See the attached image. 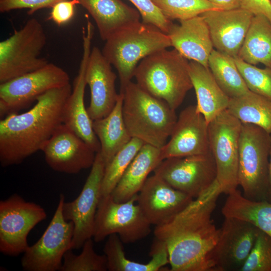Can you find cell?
Listing matches in <instances>:
<instances>
[{"label": "cell", "mask_w": 271, "mask_h": 271, "mask_svg": "<svg viewBox=\"0 0 271 271\" xmlns=\"http://www.w3.org/2000/svg\"><path fill=\"white\" fill-rule=\"evenodd\" d=\"M222 191L217 180L168 223L155 227L166 244L172 271H215L212 251L219 237L211 215Z\"/></svg>", "instance_id": "6da1fadb"}, {"label": "cell", "mask_w": 271, "mask_h": 271, "mask_svg": "<svg viewBox=\"0 0 271 271\" xmlns=\"http://www.w3.org/2000/svg\"><path fill=\"white\" fill-rule=\"evenodd\" d=\"M69 83L50 90L28 111L12 113L0 121V162L5 167L21 163L41 151L62 123L65 104L72 92Z\"/></svg>", "instance_id": "7a4b0ae2"}, {"label": "cell", "mask_w": 271, "mask_h": 271, "mask_svg": "<svg viewBox=\"0 0 271 271\" xmlns=\"http://www.w3.org/2000/svg\"><path fill=\"white\" fill-rule=\"evenodd\" d=\"M122 116L131 138L162 148L167 142L177 120L175 110L130 81L123 92Z\"/></svg>", "instance_id": "3957f363"}, {"label": "cell", "mask_w": 271, "mask_h": 271, "mask_svg": "<svg viewBox=\"0 0 271 271\" xmlns=\"http://www.w3.org/2000/svg\"><path fill=\"white\" fill-rule=\"evenodd\" d=\"M134 77L142 89L174 110L193 88L189 62L175 49H163L144 58L137 66Z\"/></svg>", "instance_id": "277c9868"}, {"label": "cell", "mask_w": 271, "mask_h": 271, "mask_svg": "<svg viewBox=\"0 0 271 271\" xmlns=\"http://www.w3.org/2000/svg\"><path fill=\"white\" fill-rule=\"evenodd\" d=\"M172 46L168 34L157 27L140 21L117 31L106 41L102 52L116 69L122 93L134 77L139 62Z\"/></svg>", "instance_id": "5b68a950"}, {"label": "cell", "mask_w": 271, "mask_h": 271, "mask_svg": "<svg viewBox=\"0 0 271 271\" xmlns=\"http://www.w3.org/2000/svg\"><path fill=\"white\" fill-rule=\"evenodd\" d=\"M271 136L252 124L242 123L239 138L238 183L243 196L253 201L268 191Z\"/></svg>", "instance_id": "8992f818"}, {"label": "cell", "mask_w": 271, "mask_h": 271, "mask_svg": "<svg viewBox=\"0 0 271 271\" xmlns=\"http://www.w3.org/2000/svg\"><path fill=\"white\" fill-rule=\"evenodd\" d=\"M41 23L29 20L20 29L0 42V83L38 70L49 62L40 57L46 44Z\"/></svg>", "instance_id": "52a82bcc"}, {"label": "cell", "mask_w": 271, "mask_h": 271, "mask_svg": "<svg viewBox=\"0 0 271 271\" xmlns=\"http://www.w3.org/2000/svg\"><path fill=\"white\" fill-rule=\"evenodd\" d=\"M138 194L117 202L110 194L100 197L95 219L93 240L103 241L117 234L123 243H134L149 235L150 223L137 203Z\"/></svg>", "instance_id": "ba28073f"}, {"label": "cell", "mask_w": 271, "mask_h": 271, "mask_svg": "<svg viewBox=\"0 0 271 271\" xmlns=\"http://www.w3.org/2000/svg\"><path fill=\"white\" fill-rule=\"evenodd\" d=\"M242 123L227 109L208 124L210 151L217 168L216 180L222 193L236 190L238 183L239 138Z\"/></svg>", "instance_id": "9c48e42d"}, {"label": "cell", "mask_w": 271, "mask_h": 271, "mask_svg": "<svg viewBox=\"0 0 271 271\" xmlns=\"http://www.w3.org/2000/svg\"><path fill=\"white\" fill-rule=\"evenodd\" d=\"M65 197L59 196V202L47 228L40 238L29 246L21 259L25 271L60 270L65 252L72 249L74 224L67 221L62 213Z\"/></svg>", "instance_id": "30bf717a"}, {"label": "cell", "mask_w": 271, "mask_h": 271, "mask_svg": "<svg viewBox=\"0 0 271 271\" xmlns=\"http://www.w3.org/2000/svg\"><path fill=\"white\" fill-rule=\"evenodd\" d=\"M70 83L68 74L51 63L0 83V115L17 113L47 91Z\"/></svg>", "instance_id": "8fae6325"}, {"label": "cell", "mask_w": 271, "mask_h": 271, "mask_svg": "<svg viewBox=\"0 0 271 271\" xmlns=\"http://www.w3.org/2000/svg\"><path fill=\"white\" fill-rule=\"evenodd\" d=\"M47 218L44 208L15 194L0 201V251L16 256L29 246L27 237L31 230Z\"/></svg>", "instance_id": "7c38bea8"}, {"label": "cell", "mask_w": 271, "mask_h": 271, "mask_svg": "<svg viewBox=\"0 0 271 271\" xmlns=\"http://www.w3.org/2000/svg\"><path fill=\"white\" fill-rule=\"evenodd\" d=\"M154 172L175 189L194 199L207 191L217 177L216 165L211 152L164 159Z\"/></svg>", "instance_id": "4fadbf2b"}, {"label": "cell", "mask_w": 271, "mask_h": 271, "mask_svg": "<svg viewBox=\"0 0 271 271\" xmlns=\"http://www.w3.org/2000/svg\"><path fill=\"white\" fill-rule=\"evenodd\" d=\"M105 168V164L99 151L80 194L75 200L64 201L63 204L64 218L74 224L72 249L82 248L84 242L93 237Z\"/></svg>", "instance_id": "5bb4252c"}, {"label": "cell", "mask_w": 271, "mask_h": 271, "mask_svg": "<svg viewBox=\"0 0 271 271\" xmlns=\"http://www.w3.org/2000/svg\"><path fill=\"white\" fill-rule=\"evenodd\" d=\"M83 53L78 73L75 77L72 92L63 109L62 123L64 124L83 140L97 153L100 150L99 141L92 127L91 119L84 104V93L87 85L85 71L91 50L94 27L87 19L86 27L82 28Z\"/></svg>", "instance_id": "9a60e30c"}, {"label": "cell", "mask_w": 271, "mask_h": 271, "mask_svg": "<svg viewBox=\"0 0 271 271\" xmlns=\"http://www.w3.org/2000/svg\"><path fill=\"white\" fill-rule=\"evenodd\" d=\"M252 223L225 217L211 255L215 271H240L259 231Z\"/></svg>", "instance_id": "2e32d148"}, {"label": "cell", "mask_w": 271, "mask_h": 271, "mask_svg": "<svg viewBox=\"0 0 271 271\" xmlns=\"http://www.w3.org/2000/svg\"><path fill=\"white\" fill-rule=\"evenodd\" d=\"M41 151L53 170L76 174L91 168L96 154L74 131L63 123L56 129Z\"/></svg>", "instance_id": "e0dca14e"}, {"label": "cell", "mask_w": 271, "mask_h": 271, "mask_svg": "<svg viewBox=\"0 0 271 271\" xmlns=\"http://www.w3.org/2000/svg\"><path fill=\"white\" fill-rule=\"evenodd\" d=\"M210 152L208 123L196 105H189L180 113L169 140L161 148L162 159L203 155Z\"/></svg>", "instance_id": "ac0fdd59"}, {"label": "cell", "mask_w": 271, "mask_h": 271, "mask_svg": "<svg viewBox=\"0 0 271 271\" xmlns=\"http://www.w3.org/2000/svg\"><path fill=\"white\" fill-rule=\"evenodd\" d=\"M194 199L154 174L139 192L137 203L150 223L157 226L171 221Z\"/></svg>", "instance_id": "d6986e66"}, {"label": "cell", "mask_w": 271, "mask_h": 271, "mask_svg": "<svg viewBox=\"0 0 271 271\" xmlns=\"http://www.w3.org/2000/svg\"><path fill=\"white\" fill-rule=\"evenodd\" d=\"M116 77L102 51L93 47L85 71L86 82L90 90L87 110L92 120L106 116L114 108L119 96L115 89Z\"/></svg>", "instance_id": "ffe728a7"}, {"label": "cell", "mask_w": 271, "mask_h": 271, "mask_svg": "<svg viewBox=\"0 0 271 271\" xmlns=\"http://www.w3.org/2000/svg\"><path fill=\"white\" fill-rule=\"evenodd\" d=\"M200 16L207 25L214 49L233 57L238 56L254 15L239 8L211 10Z\"/></svg>", "instance_id": "44dd1931"}, {"label": "cell", "mask_w": 271, "mask_h": 271, "mask_svg": "<svg viewBox=\"0 0 271 271\" xmlns=\"http://www.w3.org/2000/svg\"><path fill=\"white\" fill-rule=\"evenodd\" d=\"M173 24L167 33L171 46L188 60L208 67L214 47L207 24L201 16Z\"/></svg>", "instance_id": "7402d4cb"}, {"label": "cell", "mask_w": 271, "mask_h": 271, "mask_svg": "<svg viewBox=\"0 0 271 271\" xmlns=\"http://www.w3.org/2000/svg\"><path fill=\"white\" fill-rule=\"evenodd\" d=\"M162 161L161 149L145 144L110 194L113 200L124 202L138 194L150 173Z\"/></svg>", "instance_id": "603a6c76"}, {"label": "cell", "mask_w": 271, "mask_h": 271, "mask_svg": "<svg viewBox=\"0 0 271 271\" xmlns=\"http://www.w3.org/2000/svg\"><path fill=\"white\" fill-rule=\"evenodd\" d=\"M95 21L101 39L106 41L120 29L140 21L141 15L121 0H79Z\"/></svg>", "instance_id": "cb8c5ba5"}, {"label": "cell", "mask_w": 271, "mask_h": 271, "mask_svg": "<svg viewBox=\"0 0 271 271\" xmlns=\"http://www.w3.org/2000/svg\"><path fill=\"white\" fill-rule=\"evenodd\" d=\"M189 75L196 95L197 109L209 124L227 109L230 98L219 86L208 67L191 61Z\"/></svg>", "instance_id": "d4e9b609"}, {"label": "cell", "mask_w": 271, "mask_h": 271, "mask_svg": "<svg viewBox=\"0 0 271 271\" xmlns=\"http://www.w3.org/2000/svg\"><path fill=\"white\" fill-rule=\"evenodd\" d=\"M123 95L119 93L116 103L106 116L93 120L92 127L100 144V153L107 166L131 139L122 116Z\"/></svg>", "instance_id": "484cf974"}, {"label": "cell", "mask_w": 271, "mask_h": 271, "mask_svg": "<svg viewBox=\"0 0 271 271\" xmlns=\"http://www.w3.org/2000/svg\"><path fill=\"white\" fill-rule=\"evenodd\" d=\"M123 242L117 234L108 236L103 248L109 271H158L169 263V253L165 242L156 238L151 248L152 259L141 263L127 258Z\"/></svg>", "instance_id": "4316f807"}, {"label": "cell", "mask_w": 271, "mask_h": 271, "mask_svg": "<svg viewBox=\"0 0 271 271\" xmlns=\"http://www.w3.org/2000/svg\"><path fill=\"white\" fill-rule=\"evenodd\" d=\"M238 57L247 63L271 68V22L267 18L253 16Z\"/></svg>", "instance_id": "83f0119b"}, {"label": "cell", "mask_w": 271, "mask_h": 271, "mask_svg": "<svg viewBox=\"0 0 271 271\" xmlns=\"http://www.w3.org/2000/svg\"><path fill=\"white\" fill-rule=\"evenodd\" d=\"M221 212L224 217L252 223L271 237V203L248 199L236 189L228 194Z\"/></svg>", "instance_id": "f1b7e54d"}, {"label": "cell", "mask_w": 271, "mask_h": 271, "mask_svg": "<svg viewBox=\"0 0 271 271\" xmlns=\"http://www.w3.org/2000/svg\"><path fill=\"white\" fill-rule=\"evenodd\" d=\"M242 123L252 124L271 133V100L250 91L230 98L227 109Z\"/></svg>", "instance_id": "f546056e"}, {"label": "cell", "mask_w": 271, "mask_h": 271, "mask_svg": "<svg viewBox=\"0 0 271 271\" xmlns=\"http://www.w3.org/2000/svg\"><path fill=\"white\" fill-rule=\"evenodd\" d=\"M208 66L219 86L230 98L241 96L250 91L234 57L214 49Z\"/></svg>", "instance_id": "4dcf8cb0"}, {"label": "cell", "mask_w": 271, "mask_h": 271, "mask_svg": "<svg viewBox=\"0 0 271 271\" xmlns=\"http://www.w3.org/2000/svg\"><path fill=\"white\" fill-rule=\"evenodd\" d=\"M141 140L132 138L105 166L101 188V197L111 193L125 171L144 145Z\"/></svg>", "instance_id": "1f68e13d"}, {"label": "cell", "mask_w": 271, "mask_h": 271, "mask_svg": "<svg viewBox=\"0 0 271 271\" xmlns=\"http://www.w3.org/2000/svg\"><path fill=\"white\" fill-rule=\"evenodd\" d=\"M169 20L189 19L211 10H220L208 0H152Z\"/></svg>", "instance_id": "d6a6232c"}, {"label": "cell", "mask_w": 271, "mask_h": 271, "mask_svg": "<svg viewBox=\"0 0 271 271\" xmlns=\"http://www.w3.org/2000/svg\"><path fill=\"white\" fill-rule=\"evenodd\" d=\"M81 252L76 255L72 249L64 255L60 271H106L107 259L104 254H97L94 249L92 238L87 239L82 247Z\"/></svg>", "instance_id": "836d02e7"}, {"label": "cell", "mask_w": 271, "mask_h": 271, "mask_svg": "<svg viewBox=\"0 0 271 271\" xmlns=\"http://www.w3.org/2000/svg\"><path fill=\"white\" fill-rule=\"evenodd\" d=\"M234 58L248 89L271 100V68H258L244 62L238 56Z\"/></svg>", "instance_id": "e575fe53"}, {"label": "cell", "mask_w": 271, "mask_h": 271, "mask_svg": "<svg viewBox=\"0 0 271 271\" xmlns=\"http://www.w3.org/2000/svg\"><path fill=\"white\" fill-rule=\"evenodd\" d=\"M240 271H271V237L259 230Z\"/></svg>", "instance_id": "d590c367"}, {"label": "cell", "mask_w": 271, "mask_h": 271, "mask_svg": "<svg viewBox=\"0 0 271 271\" xmlns=\"http://www.w3.org/2000/svg\"><path fill=\"white\" fill-rule=\"evenodd\" d=\"M139 12L144 23L153 25L167 34L173 24L154 4L152 0H128Z\"/></svg>", "instance_id": "8d00e7d4"}, {"label": "cell", "mask_w": 271, "mask_h": 271, "mask_svg": "<svg viewBox=\"0 0 271 271\" xmlns=\"http://www.w3.org/2000/svg\"><path fill=\"white\" fill-rule=\"evenodd\" d=\"M65 0H0V12L28 9L29 15L46 8H52L56 4Z\"/></svg>", "instance_id": "74e56055"}, {"label": "cell", "mask_w": 271, "mask_h": 271, "mask_svg": "<svg viewBox=\"0 0 271 271\" xmlns=\"http://www.w3.org/2000/svg\"><path fill=\"white\" fill-rule=\"evenodd\" d=\"M76 5H79V0H65L57 3L52 7L48 19L59 26L68 23L74 16Z\"/></svg>", "instance_id": "f35d334b"}, {"label": "cell", "mask_w": 271, "mask_h": 271, "mask_svg": "<svg viewBox=\"0 0 271 271\" xmlns=\"http://www.w3.org/2000/svg\"><path fill=\"white\" fill-rule=\"evenodd\" d=\"M241 8L254 15H262L271 22V4L269 0H241Z\"/></svg>", "instance_id": "ab89813d"}, {"label": "cell", "mask_w": 271, "mask_h": 271, "mask_svg": "<svg viewBox=\"0 0 271 271\" xmlns=\"http://www.w3.org/2000/svg\"><path fill=\"white\" fill-rule=\"evenodd\" d=\"M221 10H231L241 8V0H208Z\"/></svg>", "instance_id": "60d3db41"}, {"label": "cell", "mask_w": 271, "mask_h": 271, "mask_svg": "<svg viewBox=\"0 0 271 271\" xmlns=\"http://www.w3.org/2000/svg\"><path fill=\"white\" fill-rule=\"evenodd\" d=\"M271 136V133H270ZM271 192V145L269 154V166H268V191Z\"/></svg>", "instance_id": "b9f144b4"}, {"label": "cell", "mask_w": 271, "mask_h": 271, "mask_svg": "<svg viewBox=\"0 0 271 271\" xmlns=\"http://www.w3.org/2000/svg\"><path fill=\"white\" fill-rule=\"evenodd\" d=\"M269 1H270V4H271V0H269Z\"/></svg>", "instance_id": "7bdbcfd3"}]
</instances>
